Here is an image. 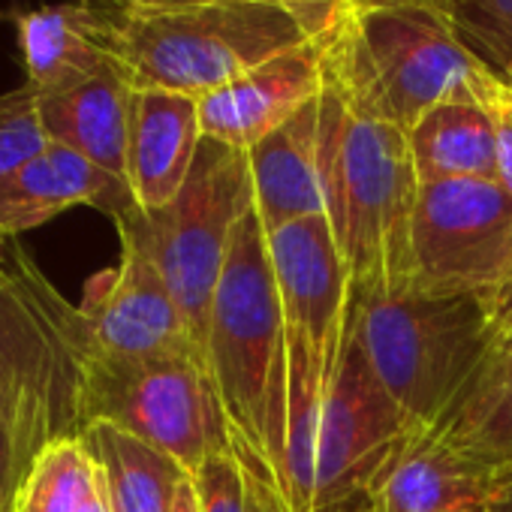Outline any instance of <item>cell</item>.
<instances>
[{"label":"cell","mask_w":512,"mask_h":512,"mask_svg":"<svg viewBox=\"0 0 512 512\" xmlns=\"http://www.w3.org/2000/svg\"><path fill=\"white\" fill-rule=\"evenodd\" d=\"M205 365L217 386L238 461L256 485L284 497L287 332L269 235L253 205L232 229L208 320Z\"/></svg>","instance_id":"cell-1"},{"label":"cell","mask_w":512,"mask_h":512,"mask_svg":"<svg viewBox=\"0 0 512 512\" xmlns=\"http://www.w3.org/2000/svg\"><path fill=\"white\" fill-rule=\"evenodd\" d=\"M320 163L326 220L350 272L353 299L407 293L419 196L407 130L359 112L326 76Z\"/></svg>","instance_id":"cell-2"},{"label":"cell","mask_w":512,"mask_h":512,"mask_svg":"<svg viewBox=\"0 0 512 512\" xmlns=\"http://www.w3.org/2000/svg\"><path fill=\"white\" fill-rule=\"evenodd\" d=\"M278 275L287 332V473L290 512H314V452L326 398L338 380L353 287L326 217H308L266 232Z\"/></svg>","instance_id":"cell-3"},{"label":"cell","mask_w":512,"mask_h":512,"mask_svg":"<svg viewBox=\"0 0 512 512\" xmlns=\"http://www.w3.org/2000/svg\"><path fill=\"white\" fill-rule=\"evenodd\" d=\"M326 76L359 112L401 130L437 103L485 100L500 82L458 43L446 16L422 7L347 10L329 34Z\"/></svg>","instance_id":"cell-4"},{"label":"cell","mask_w":512,"mask_h":512,"mask_svg":"<svg viewBox=\"0 0 512 512\" xmlns=\"http://www.w3.org/2000/svg\"><path fill=\"white\" fill-rule=\"evenodd\" d=\"M112 55L133 88L205 97L311 34L278 0L112 10Z\"/></svg>","instance_id":"cell-5"},{"label":"cell","mask_w":512,"mask_h":512,"mask_svg":"<svg viewBox=\"0 0 512 512\" xmlns=\"http://www.w3.org/2000/svg\"><path fill=\"white\" fill-rule=\"evenodd\" d=\"M350 332L413 434L443 419L497 341L485 296L416 290L353 299Z\"/></svg>","instance_id":"cell-6"},{"label":"cell","mask_w":512,"mask_h":512,"mask_svg":"<svg viewBox=\"0 0 512 512\" xmlns=\"http://www.w3.org/2000/svg\"><path fill=\"white\" fill-rule=\"evenodd\" d=\"M250 205L247 151L202 136L193 169L169 205L154 211L133 208L115 220L118 235L133 238L154 260L202 362L232 229Z\"/></svg>","instance_id":"cell-7"},{"label":"cell","mask_w":512,"mask_h":512,"mask_svg":"<svg viewBox=\"0 0 512 512\" xmlns=\"http://www.w3.org/2000/svg\"><path fill=\"white\" fill-rule=\"evenodd\" d=\"M82 416L85 428L109 422L133 434L175 458L190 476L208 458L235 452L217 386L199 356L121 359L100 353L91 341Z\"/></svg>","instance_id":"cell-8"},{"label":"cell","mask_w":512,"mask_h":512,"mask_svg":"<svg viewBox=\"0 0 512 512\" xmlns=\"http://www.w3.org/2000/svg\"><path fill=\"white\" fill-rule=\"evenodd\" d=\"M91 332L19 244H0V371H4L49 443L82 437V383Z\"/></svg>","instance_id":"cell-9"},{"label":"cell","mask_w":512,"mask_h":512,"mask_svg":"<svg viewBox=\"0 0 512 512\" xmlns=\"http://www.w3.org/2000/svg\"><path fill=\"white\" fill-rule=\"evenodd\" d=\"M512 272V196L485 178L419 184L410 290L488 296Z\"/></svg>","instance_id":"cell-10"},{"label":"cell","mask_w":512,"mask_h":512,"mask_svg":"<svg viewBox=\"0 0 512 512\" xmlns=\"http://www.w3.org/2000/svg\"><path fill=\"white\" fill-rule=\"evenodd\" d=\"M410 425L371 371L353 332L326 398L314 452V512L368 491L410 437Z\"/></svg>","instance_id":"cell-11"},{"label":"cell","mask_w":512,"mask_h":512,"mask_svg":"<svg viewBox=\"0 0 512 512\" xmlns=\"http://www.w3.org/2000/svg\"><path fill=\"white\" fill-rule=\"evenodd\" d=\"M79 308L100 353L121 359L199 356L163 275L127 235H121L118 269L94 278Z\"/></svg>","instance_id":"cell-12"},{"label":"cell","mask_w":512,"mask_h":512,"mask_svg":"<svg viewBox=\"0 0 512 512\" xmlns=\"http://www.w3.org/2000/svg\"><path fill=\"white\" fill-rule=\"evenodd\" d=\"M326 46L329 37H311L199 97L202 136L250 151L284 127L323 94Z\"/></svg>","instance_id":"cell-13"},{"label":"cell","mask_w":512,"mask_h":512,"mask_svg":"<svg viewBox=\"0 0 512 512\" xmlns=\"http://www.w3.org/2000/svg\"><path fill=\"white\" fill-rule=\"evenodd\" d=\"M506 470L458 452L437 431H416L368 491L383 512H491Z\"/></svg>","instance_id":"cell-14"},{"label":"cell","mask_w":512,"mask_h":512,"mask_svg":"<svg viewBox=\"0 0 512 512\" xmlns=\"http://www.w3.org/2000/svg\"><path fill=\"white\" fill-rule=\"evenodd\" d=\"M76 205H91L112 220L139 208L124 178L64 145L49 142L43 154L0 181V235L13 238L37 229Z\"/></svg>","instance_id":"cell-15"},{"label":"cell","mask_w":512,"mask_h":512,"mask_svg":"<svg viewBox=\"0 0 512 512\" xmlns=\"http://www.w3.org/2000/svg\"><path fill=\"white\" fill-rule=\"evenodd\" d=\"M202 142L199 100L175 91L136 88L127 133V184L145 211L169 205L196 160Z\"/></svg>","instance_id":"cell-16"},{"label":"cell","mask_w":512,"mask_h":512,"mask_svg":"<svg viewBox=\"0 0 512 512\" xmlns=\"http://www.w3.org/2000/svg\"><path fill=\"white\" fill-rule=\"evenodd\" d=\"M253 208L266 232L326 217L320 163V97L247 151Z\"/></svg>","instance_id":"cell-17"},{"label":"cell","mask_w":512,"mask_h":512,"mask_svg":"<svg viewBox=\"0 0 512 512\" xmlns=\"http://www.w3.org/2000/svg\"><path fill=\"white\" fill-rule=\"evenodd\" d=\"M28 85L37 94L67 91L106 67L112 55V13L88 0L31 10L19 19Z\"/></svg>","instance_id":"cell-18"},{"label":"cell","mask_w":512,"mask_h":512,"mask_svg":"<svg viewBox=\"0 0 512 512\" xmlns=\"http://www.w3.org/2000/svg\"><path fill=\"white\" fill-rule=\"evenodd\" d=\"M133 82L121 64L55 94H40V121L46 139L64 145L100 169L127 181V133Z\"/></svg>","instance_id":"cell-19"},{"label":"cell","mask_w":512,"mask_h":512,"mask_svg":"<svg viewBox=\"0 0 512 512\" xmlns=\"http://www.w3.org/2000/svg\"><path fill=\"white\" fill-rule=\"evenodd\" d=\"M431 431L476 461L512 467V338L497 335Z\"/></svg>","instance_id":"cell-20"},{"label":"cell","mask_w":512,"mask_h":512,"mask_svg":"<svg viewBox=\"0 0 512 512\" xmlns=\"http://www.w3.org/2000/svg\"><path fill=\"white\" fill-rule=\"evenodd\" d=\"M419 184L446 178L497 181V130L488 97L437 103L407 130Z\"/></svg>","instance_id":"cell-21"},{"label":"cell","mask_w":512,"mask_h":512,"mask_svg":"<svg viewBox=\"0 0 512 512\" xmlns=\"http://www.w3.org/2000/svg\"><path fill=\"white\" fill-rule=\"evenodd\" d=\"M97 458L112 512H172L181 482L190 476L175 458L151 449L133 434L91 422L82 434Z\"/></svg>","instance_id":"cell-22"},{"label":"cell","mask_w":512,"mask_h":512,"mask_svg":"<svg viewBox=\"0 0 512 512\" xmlns=\"http://www.w3.org/2000/svg\"><path fill=\"white\" fill-rule=\"evenodd\" d=\"M106 479L82 437L49 443L31 464L13 512H88Z\"/></svg>","instance_id":"cell-23"},{"label":"cell","mask_w":512,"mask_h":512,"mask_svg":"<svg viewBox=\"0 0 512 512\" xmlns=\"http://www.w3.org/2000/svg\"><path fill=\"white\" fill-rule=\"evenodd\" d=\"M446 22L485 70L512 79V0H455Z\"/></svg>","instance_id":"cell-24"},{"label":"cell","mask_w":512,"mask_h":512,"mask_svg":"<svg viewBox=\"0 0 512 512\" xmlns=\"http://www.w3.org/2000/svg\"><path fill=\"white\" fill-rule=\"evenodd\" d=\"M37 100L40 94L28 82L0 94V181L49 148Z\"/></svg>","instance_id":"cell-25"},{"label":"cell","mask_w":512,"mask_h":512,"mask_svg":"<svg viewBox=\"0 0 512 512\" xmlns=\"http://www.w3.org/2000/svg\"><path fill=\"white\" fill-rule=\"evenodd\" d=\"M199 512H253V485L235 452L208 458L193 473Z\"/></svg>","instance_id":"cell-26"},{"label":"cell","mask_w":512,"mask_h":512,"mask_svg":"<svg viewBox=\"0 0 512 512\" xmlns=\"http://www.w3.org/2000/svg\"><path fill=\"white\" fill-rule=\"evenodd\" d=\"M488 106L497 130V184L512 196V85L500 79L488 94Z\"/></svg>","instance_id":"cell-27"},{"label":"cell","mask_w":512,"mask_h":512,"mask_svg":"<svg viewBox=\"0 0 512 512\" xmlns=\"http://www.w3.org/2000/svg\"><path fill=\"white\" fill-rule=\"evenodd\" d=\"M31 464L13 434V428L0 419V512H13L19 488L28 476Z\"/></svg>","instance_id":"cell-28"},{"label":"cell","mask_w":512,"mask_h":512,"mask_svg":"<svg viewBox=\"0 0 512 512\" xmlns=\"http://www.w3.org/2000/svg\"><path fill=\"white\" fill-rule=\"evenodd\" d=\"M311 37H329L347 16V0H278Z\"/></svg>","instance_id":"cell-29"},{"label":"cell","mask_w":512,"mask_h":512,"mask_svg":"<svg viewBox=\"0 0 512 512\" xmlns=\"http://www.w3.org/2000/svg\"><path fill=\"white\" fill-rule=\"evenodd\" d=\"M491 323L500 338H512V272L485 296Z\"/></svg>","instance_id":"cell-30"},{"label":"cell","mask_w":512,"mask_h":512,"mask_svg":"<svg viewBox=\"0 0 512 512\" xmlns=\"http://www.w3.org/2000/svg\"><path fill=\"white\" fill-rule=\"evenodd\" d=\"M455 0H347V10H368V7H422L446 16Z\"/></svg>","instance_id":"cell-31"},{"label":"cell","mask_w":512,"mask_h":512,"mask_svg":"<svg viewBox=\"0 0 512 512\" xmlns=\"http://www.w3.org/2000/svg\"><path fill=\"white\" fill-rule=\"evenodd\" d=\"M317 512H383V509H380V503H377V497L371 491H359V494H350V497H344L338 503H329V506H323Z\"/></svg>","instance_id":"cell-32"},{"label":"cell","mask_w":512,"mask_h":512,"mask_svg":"<svg viewBox=\"0 0 512 512\" xmlns=\"http://www.w3.org/2000/svg\"><path fill=\"white\" fill-rule=\"evenodd\" d=\"M250 485H253V512H290V506L284 503V497L278 491L256 485L253 479H250Z\"/></svg>","instance_id":"cell-33"},{"label":"cell","mask_w":512,"mask_h":512,"mask_svg":"<svg viewBox=\"0 0 512 512\" xmlns=\"http://www.w3.org/2000/svg\"><path fill=\"white\" fill-rule=\"evenodd\" d=\"M491 512H512V467L497 482V491L491 497Z\"/></svg>","instance_id":"cell-34"},{"label":"cell","mask_w":512,"mask_h":512,"mask_svg":"<svg viewBox=\"0 0 512 512\" xmlns=\"http://www.w3.org/2000/svg\"><path fill=\"white\" fill-rule=\"evenodd\" d=\"M172 512H199V497H196V485H193V476H187L178 488V497H175V509Z\"/></svg>","instance_id":"cell-35"},{"label":"cell","mask_w":512,"mask_h":512,"mask_svg":"<svg viewBox=\"0 0 512 512\" xmlns=\"http://www.w3.org/2000/svg\"><path fill=\"white\" fill-rule=\"evenodd\" d=\"M127 7H190V4H208V0H118Z\"/></svg>","instance_id":"cell-36"},{"label":"cell","mask_w":512,"mask_h":512,"mask_svg":"<svg viewBox=\"0 0 512 512\" xmlns=\"http://www.w3.org/2000/svg\"><path fill=\"white\" fill-rule=\"evenodd\" d=\"M509 85H512V79H509Z\"/></svg>","instance_id":"cell-37"}]
</instances>
